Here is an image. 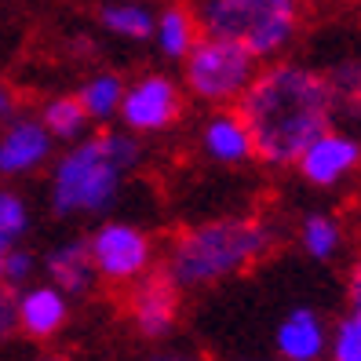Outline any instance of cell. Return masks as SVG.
I'll list each match as a JSON object with an SVG mask.
<instances>
[{
    "mask_svg": "<svg viewBox=\"0 0 361 361\" xmlns=\"http://www.w3.org/2000/svg\"><path fill=\"white\" fill-rule=\"evenodd\" d=\"M238 114L252 132L256 161L281 172L295 164L310 139L332 128L339 106L322 66L281 55L259 62L256 77L238 99Z\"/></svg>",
    "mask_w": 361,
    "mask_h": 361,
    "instance_id": "1",
    "label": "cell"
},
{
    "mask_svg": "<svg viewBox=\"0 0 361 361\" xmlns=\"http://www.w3.org/2000/svg\"><path fill=\"white\" fill-rule=\"evenodd\" d=\"M281 230L263 212H230L183 226L161 252V270L183 292L216 288L274 256Z\"/></svg>",
    "mask_w": 361,
    "mask_h": 361,
    "instance_id": "2",
    "label": "cell"
},
{
    "mask_svg": "<svg viewBox=\"0 0 361 361\" xmlns=\"http://www.w3.org/2000/svg\"><path fill=\"white\" fill-rule=\"evenodd\" d=\"M142 164L139 135L124 128L88 132L48 164V208L59 219H102L117 208L124 183Z\"/></svg>",
    "mask_w": 361,
    "mask_h": 361,
    "instance_id": "3",
    "label": "cell"
},
{
    "mask_svg": "<svg viewBox=\"0 0 361 361\" xmlns=\"http://www.w3.org/2000/svg\"><path fill=\"white\" fill-rule=\"evenodd\" d=\"M194 15L201 33L233 40L252 59L270 62L300 40L307 0H194Z\"/></svg>",
    "mask_w": 361,
    "mask_h": 361,
    "instance_id": "4",
    "label": "cell"
},
{
    "mask_svg": "<svg viewBox=\"0 0 361 361\" xmlns=\"http://www.w3.org/2000/svg\"><path fill=\"white\" fill-rule=\"evenodd\" d=\"M179 70L186 99H194L204 110H216V106H238V99L245 95V88L259 70V59H252L233 40L201 33L197 44L179 62Z\"/></svg>",
    "mask_w": 361,
    "mask_h": 361,
    "instance_id": "5",
    "label": "cell"
},
{
    "mask_svg": "<svg viewBox=\"0 0 361 361\" xmlns=\"http://www.w3.org/2000/svg\"><path fill=\"white\" fill-rule=\"evenodd\" d=\"M84 241H88L95 278L102 285L124 288L161 263V248L154 241V233L132 219L102 216L92 226V233H84Z\"/></svg>",
    "mask_w": 361,
    "mask_h": 361,
    "instance_id": "6",
    "label": "cell"
},
{
    "mask_svg": "<svg viewBox=\"0 0 361 361\" xmlns=\"http://www.w3.org/2000/svg\"><path fill=\"white\" fill-rule=\"evenodd\" d=\"M183 110H186L183 84L168 73L150 70V73H139L135 80H124L117 124L139 139L164 135L168 128H176L183 121Z\"/></svg>",
    "mask_w": 361,
    "mask_h": 361,
    "instance_id": "7",
    "label": "cell"
},
{
    "mask_svg": "<svg viewBox=\"0 0 361 361\" xmlns=\"http://www.w3.org/2000/svg\"><path fill=\"white\" fill-rule=\"evenodd\" d=\"M183 295L186 292L161 270V263L124 285V317L132 332L146 343H164L183 322Z\"/></svg>",
    "mask_w": 361,
    "mask_h": 361,
    "instance_id": "8",
    "label": "cell"
},
{
    "mask_svg": "<svg viewBox=\"0 0 361 361\" xmlns=\"http://www.w3.org/2000/svg\"><path fill=\"white\" fill-rule=\"evenodd\" d=\"M292 168L300 183H307L310 190H339L361 172V139L332 124L303 146V154L295 157Z\"/></svg>",
    "mask_w": 361,
    "mask_h": 361,
    "instance_id": "9",
    "label": "cell"
},
{
    "mask_svg": "<svg viewBox=\"0 0 361 361\" xmlns=\"http://www.w3.org/2000/svg\"><path fill=\"white\" fill-rule=\"evenodd\" d=\"M55 139L37 114H15L0 124V179H26L44 172L55 157Z\"/></svg>",
    "mask_w": 361,
    "mask_h": 361,
    "instance_id": "10",
    "label": "cell"
},
{
    "mask_svg": "<svg viewBox=\"0 0 361 361\" xmlns=\"http://www.w3.org/2000/svg\"><path fill=\"white\" fill-rule=\"evenodd\" d=\"M73 300L51 281H30L15 288V317H18V336L33 339V343H48L62 329L70 325Z\"/></svg>",
    "mask_w": 361,
    "mask_h": 361,
    "instance_id": "11",
    "label": "cell"
},
{
    "mask_svg": "<svg viewBox=\"0 0 361 361\" xmlns=\"http://www.w3.org/2000/svg\"><path fill=\"white\" fill-rule=\"evenodd\" d=\"M197 150L204 161L219 168H241L256 161V146H252V132L238 106H216L208 110L201 128H197Z\"/></svg>",
    "mask_w": 361,
    "mask_h": 361,
    "instance_id": "12",
    "label": "cell"
},
{
    "mask_svg": "<svg viewBox=\"0 0 361 361\" xmlns=\"http://www.w3.org/2000/svg\"><path fill=\"white\" fill-rule=\"evenodd\" d=\"M329 322L307 303L288 307L274 325V357L278 361H325Z\"/></svg>",
    "mask_w": 361,
    "mask_h": 361,
    "instance_id": "13",
    "label": "cell"
},
{
    "mask_svg": "<svg viewBox=\"0 0 361 361\" xmlns=\"http://www.w3.org/2000/svg\"><path fill=\"white\" fill-rule=\"evenodd\" d=\"M40 278L51 281L55 288H62L77 300V295H88L95 288V267H92V252H88V241L84 238H66L51 245L44 256H40Z\"/></svg>",
    "mask_w": 361,
    "mask_h": 361,
    "instance_id": "14",
    "label": "cell"
},
{
    "mask_svg": "<svg viewBox=\"0 0 361 361\" xmlns=\"http://www.w3.org/2000/svg\"><path fill=\"white\" fill-rule=\"evenodd\" d=\"M201 37V23L194 15V4H183V0H176V4H164L157 15H154V33H150V44L157 48L161 59L168 62H179L186 59V51L197 44Z\"/></svg>",
    "mask_w": 361,
    "mask_h": 361,
    "instance_id": "15",
    "label": "cell"
},
{
    "mask_svg": "<svg viewBox=\"0 0 361 361\" xmlns=\"http://www.w3.org/2000/svg\"><path fill=\"white\" fill-rule=\"evenodd\" d=\"M295 245L307 259L314 263H332L343 256L347 248V226L336 212H325V208H310L300 216L295 223Z\"/></svg>",
    "mask_w": 361,
    "mask_h": 361,
    "instance_id": "16",
    "label": "cell"
},
{
    "mask_svg": "<svg viewBox=\"0 0 361 361\" xmlns=\"http://www.w3.org/2000/svg\"><path fill=\"white\" fill-rule=\"evenodd\" d=\"M154 15L146 0H99V30L124 44H150Z\"/></svg>",
    "mask_w": 361,
    "mask_h": 361,
    "instance_id": "17",
    "label": "cell"
},
{
    "mask_svg": "<svg viewBox=\"0 0 361 361\" xmlns=\"http://www.w3.org/2000/svg\"><path fill=\"white\" fill-rule=\"evenodd\" d=\"M73 95L80 99L92 124H114L121 110V95H124V77L114 70H95L77 84Z\"/></svg>",
    "mask_w": 361,
    "mask_h": 361,
    "instance_id": "18",
    "label": "cell"
},
{
    "mask_svg": "<svg viewBox=\"0 0 361 361\" xmlns=\"http://www.w3.org/2000/svg\"><path fill=\"white\" fill-rule=\"evenodd\" d=\"M40 124L48 128V135L59 142V146H66V142H77L92 132V121L88 114H84V106L73 92H62V95H48L44 102H40V110H37Z\"/></svg>",
    "mask_w": 361,
    "mask_h": 361,
    "instance_id": "19",
    "label": "cell"
},
{
    "mask_svg": "<svg viewBox=\"0 0 361 361\" xmlns=\"http://www.w3.org/2000/svg\"><path fill=\"white\" fill-rule=\"evenodd\" d=\"M322 70H325V77L332 84L339 114H357L361 110V48L336 55L332 62H325Z\"/></svg>",
    "mask_w": 361,
    "mask_h": 361,
    "instance_id": "20",
    "label": "cell"
},
{
    "mask_svg": "<svg viewBox=\"0 0 361 361\" xmlns=\"http://www.w3.org/2000/svg\"><path fill=\"white\" fill-rule=\"evenodd\" d=\"M33 226L30 201L18 194L15 186H0V270H4V256L26 241V233Z\"/></svg>",
    "mask_w": 361,
    "mask_h": 361,
    "instance_id": "21",
    "label": "cell"
},
{
    "mask_svg": "<svg viewBox=\"0 0 361 361\" xmlns=\"http://www.w3.org/2000/svg\"><path fill=\"white\" fill-rule=\"evenodd\" d=\"M325 361H361V317L354 310H347L329 325Z\"/></svg>",
    "mask_w": 361,
    "mask_h": 361,
    "instance_id": "22",
    "label": "cell"
},
{
    "mask_svg": "<svg viewBox=\"0 0 361 361\" xmlns=\"http://www.w3.org/2000/svg\"><path fill=\"white\" fill-rule=\"evenodd\" d=\"M40 278V256L30 252L26 245H15L8 256H4V270H0V285L8 288H23L30 281Z\"/></svg>",
    "mask_w": 361,
    "mask_h": 361,
    "instance_id": "23",
    "label": "cell"
},
{
    "mask_svg": "<svg viewBox=\"0 0 361 361\" xmlns=\"http://www.w3.org/2000/svg\"><path fill=\"white\" fill-rule=\"evenodd\" d=\"M18 336V317H15V288L0 285V343Z\"/></svg>",
    "mask_w": 361,
    "mask_h": 361,
    "instance_id": "24",
    "label": "cell"
},
{
    "mask_svg": "<svg viewBox=\"0 0 361 361\" xmlns=\"http://www.w3.org/2000/svg\"><path fill=\"white\" fill-rule=\"evenodd\" d=\"M15 114H23V99H18L15 84H8L4 77H0V124L11 121Z\"/></svg>",
    "mask_w": 361,
    "mask_h": 361,
    "instance_id": "25",
    "label": "cell"
},
{
    "mask_svg": "<svg viewBox=\"0 0 361 361\" xmlns=\"http://www.w3.org/2000/svg\"><path fill=\"white\" fill-rule=\"evenodd\" d=\"M347 310H354L361 317V256L347 270Z\"/></svg>",
    "mask_w": 361,
    "mask_h": 361,
    "instance_id": "26",
    "label": "cell"
},
{
    "mask_svg": "<svg viewBox=\"0 0 361 361\" xmlns=\"http://www.w3.org/2000/svg\"><path fill=\"white\" fill-rule=\"evenodd\" d=\"M146 361H208V357L190 350V347H157V350L146 354Z\"/></svg>",
    "mask_w": 361,
    "mask_h": 361,
    "instance_id": "27",
    "label": "cell"
},
{
    "mask_svg": "<svg viewBox=\"0 0 361 361\" xmlns=\"http://www.w3.org/2000/svg\"><path fill=\"white\" fill-rule=\"evenodd\" d=\"M30 361H70V357H62V354H37V357H30Z\"/></svg>",
    "mask_w": 361,
    "mask_h": 361,
    "instance_id": "28",
    "label": "cell"
},
{
    "mask_svg": "<svg viewBox=\"0 0 361 361\" xmlns=\"http://www.w3.org/2000/svg\"><path fill=\"white\" fill-rule=\"evenodd\" d=\"M238 361H278V357H238Z\"/></svg>",
    "mask_w": 361,
    "mask_h": 361,
    "instance_id": "29",
    "label": "cell"
},
{
    "mask_svg": "<svg viewBox=\"0 0 361 361\" xmlns=\"http://www.w3.org/2000/svg\"><path fill=\"white\" fill-rule=\"evenodd\" d=\"M343 4H354V8H361V0H343Z\"/></svg>",
    "mask_w": 361,
    "mask_h": 361,
    "instance_id": "30",
    "label": "cell"
},
{
    "mask_svg": "<svg viewBox=\"0 0 361 361\" xmlns=\"http://www.w3.org/2000/svg\"><path fill=\"white\" fill-rule=\"evenodd\" d=\"M354 117H357V121H361V110H357V114H354Z\"/></svg>",
    "mask_w": 361,
    "mask_h": 361,
    "instance_id": "31",
    "label": "cell"
}]
</instances>
